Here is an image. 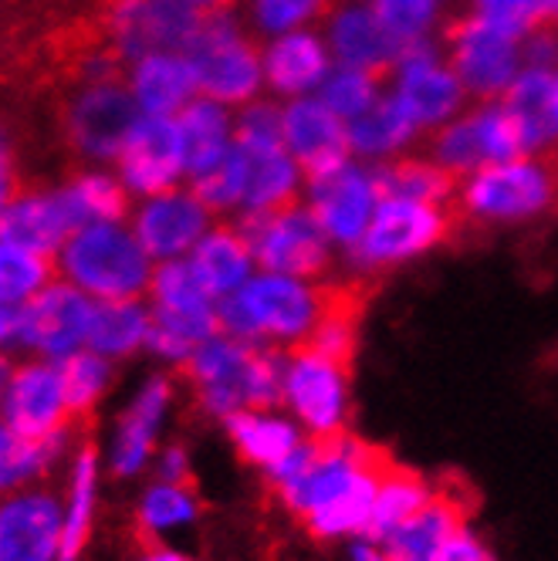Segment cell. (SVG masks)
I'll list each match as a JSON object with an SVG mask.
<instances>
[{
  "label": "cell",
  "instance_id": "cell-44",
  "mask_svg": "<svg viewBox=\"0 0 558 561\" xmlns=\"http://www.w3.org/2000/svg\"><path fill=\"white\" fill-rule=\"evenodd\" d=\"M383 186L392 196H410V199H430V204H451L457 190V180H451L430 156H403L396 163L383 167Z\"/></svg>",
  "mask_w": 558,
  "mask_h": 561
},
{
  "label": "cell",
  "instance_id": "cell-20",
  "mask_svg": "<svg viewBox=\"0 0 558 561\" xmlns=\"http://www.w3.org/2000/svg\"><path fill=\"white\" fill-rule=\"evenodd\" d=\"M0 420L27 439H71V407L61 369L48 358L24 355L14 363L11 382L0 399Z\"/></svg>",
  "mask_w": 558,
  "mask_h": 561
},
{
  "label": "cell",
  "instance_id": "cell-39",
  "mask_svg": "<svg viewBox=\"0 0 558 561\" xmlns=\"http://www.w3.org/2000/svg\"><path fill=\"white\" fill-rule=\"evenodd\" d=\"M436 497V488L430 480L410 467H392L386 463L379 473V488H376V504H373V517L366 538L383 541L389 538L396 528H403L413 514H420L430 501Z\"/></svg>",
  "mask_w": 558,
  "mask_h": 561
},
{
  "label": "cell",
  "instance_id": "cell-31",
  "mask_svg": "<svg viewBox=\"0 0 558 561\" xmlns=\"http://www.w3.org/2000/svg\"><path fill=\"white\" fill-rule=\"evenodd\" d=\"M186 264L193 267V274L201 277V285L217 301L234 295L237 288H244L248 280L258 274V261H254L251 240H248L241 220H237V224H220L217 220L201 244L193 248Z\"/></svg>",
  "mask_w": 558,
  "mask_h": 561
},
{
  "label": "cell",
  "instance_id": "cell-52",
  "mask_svg": "<svg viewBox=\"0 0 558 561\" xmlns=\"http://www.w3.org/2000/svg\"><path fill=\"white\" fill-rule=\"evenodd\" d=\"M441 561H498L494 558V551L488 548V541L477 535V531H470V528H464L454 541H451V548L441 554Z\"/></svg>",
  "mask_w": 558,
  "mask_h": 561
},
{
  "label": "cell",
  "instance_id": "cell-35",
  "mask_svg": "<svg viewBox=\"0 0 558 561\" xmlns=\"http://www.w3.org/2000/svg\"><path fill=\"white\" fill-rule=\"evenodd\" d=\"M61 204L78 227H92V224H112V220H126L133 196L118 180L112 167H82L75 170L65 183H58Z\"/></svg>",
  "mask_w": 558,
  "mask_h": 561
},
{
  "label": "cell",
  "instance_id": "cell-57",
  "mask_svg": "<svg viewBox=\"0 0 558 561\" xmlns=\"http://www.w3.org/2000/svg\"><path fill=\"white\" fill-rule=\"evenodd\" d=\"M11 373H14V358L0 352V399H4V389L11 382Z\"/></svg>",
  "mask_w": 558,
  "mask_h": 561
},
{
  "label": "cell",
  "instance_id": "cell-8",
  "mask_svg": "<svg viewBox=\"0 0 558 561\" xmlns=\"http://www.w3.org/2000/svg\"><path fill=\"white\" fill-rule=\"evenodd\" d=\"M237 152L244 163V217L298 204L308 173L282 142V108L274 99H258L237 108Z\"/></svg>",
  "mask_w": 558,
  "mask_h": 561
},
{
  "label": "cell",
  "instance_id": "cell-42",
  "mask_svg": "<svg viewBox=\"0 0 558 561\" xmlns=\"http://www.w3.org/2000/svg\"><path fill=\"white\" fill-rule=\"evenodd\" d=\"M58 369H61L65 396H68V407L75 413V420L95 413L115 386V363L92 348L75 352L71 358L58 363Z\"/></svg>",
  "mask_w": 558,
  "mask_h": 561
},
{
  "label": "cell",
  "instance_id": "cell-50",
  "mask_svg": "<svg viewBox=\"0 0 558 561\" xmlns=\"http://www.w3.org/2000/svg\"><path fill=\"white\" fill-rule=\"evenodd\" d=\"M152 477L156 480H173V484H186L193 477V460L183 444H163L152 460Z\"/></svg>",
  "mask_w": 558,
  "mask_h": 561
},
{
  "label": "cell",
  "instance_id": "cell-17",
  "mask_svg": "<svg viewBox=\"0 0 558 561\" xmlns=\"http://www.w3.org/2000/svg\"><path fill=\"white\" fill-rule=\"evenodd\" d=\"M201 18L190 0H109L105 45L123 65L152 51H186Z\"/></svg>",
  "mask_w": 558,
  "mask_h": 561
},
{
  "label": "cell",
  "instance_id": "cell-59",
  "mask_svg": "<svg viewBox=\"0 0 558 561\" xmlns=\"http://www.w3.org/2000/svg\"><path fill=\"white\" fill-rule=\"evenodd\" d=\"M542 8H545V24L558 27V0H542Z\"/></svg>",
  "mask_w": 558,
  "mask_h": 561
},
{
  "label": "cell",
  "instance_id": "cell-24",
  "mask_svg": "<svg viewBox=\"0 0 558 561\" xmlns=\"http://www.w3.org/2000/svg\"><path fill=\"white\" fill-rule=\"evenodd\" d=\"M264 65V95L274 102H295L318 95L335 68V58L318 27L277 34L261 42Z\"/></svg>",
  "mask_w": 558,
  "mask_h": 561
},
{
  "label": "cell",
  "instance_id": "cell-7",
  "mask_svg": "<svg viewBox=\"0 0 558 561\" xmlns=\"http://www.w3.org/2000/svg\"><path fill=\"white\" fill-rule=\"evenodd\" d=\"M454 227L447 204L386 193L358 244L345 254L358 274H389L430 257L447 244Z\"/></svg>",
  "mask_w": 558,
  "mask_h": 561
},
{
  "label": "cell",
  "instance_id": "cell-34",
  "mask_svg": "<svg viewBox=\"0 0 558 561\" xmlns=\"http://www.w3.org/2000/svg\"><path fill=\"white\" fill-rule=\"evenodd\" d=\"M176 129H180V142L186 156V173L193 180L204 170L217 167L220 159H227L237 149V108H227L214 99L196 95L176 115Z\"/></svg>",
  "mask_w": 558,
  "mask_h": 561
},
{
  "label": "cell",
  "instance_id": "cell-33",
  "mask_svg": "<svg viewBox=\"0 0 558 561\" xmlns=\"http://www.w3.org/2000/svg\"><path fill=\"white\" fill-rule=\"evenodd\" d=\"M420 139H423L420 126L389 92L366 115H358L355 123H349L352 159H363V163L379 167V170L396 163V159L410 156Z\"/></svg>",
  "mask_w": 558,
  "mask_h": 561
},
{
  "label": "cell",
  "instance_id": "cell-9",
  "mask_svg": "<svg viewBox=\"0 0 558 561\" xmlns=\"http://www.w3.org/2000/svg\"><path fill=\"white\" fill-rule=\"evenodd\" d=\"M65 139L86 167H112L123 152L139 108L123 82V75L82 78L65 102Z\"/></svg>",
  "mask_w": 558,
  "mask_h": 561
},
{
  "label": "cell",
  "instance_id": "cell-43",
  "mask_svg": "<svg viewBox=\"0 0 558 561\" xmlns=\"http://www.w3.org/2000/svg\"><path fill=\"white\" fill-rule=\"evenodd\" d=\"M373 8L400 51L436 45V34L444 24V0H373Z\"/></svg>",
  "mask_w": 558,
  "mask_h": 561
},
{
  "label": "cell",
  "instance_id": "cell-21",
  "mask_svg": "<svg viewBox=\"0 0 558 561\" xmlns=\"http://www.w3.org/2000/svg\"><path fill=\"white\" fill-rule=\"evenodd\" d=\"M95 301L68 280L55 277L52 285L24 305V335L21 352L31 358L65 363L75 352L89 348Z\"/></svg>",
  "mask_w": 558,
  "mask_h": 561
},
{
  "label": "cell",
  "instance_id": "cell-27",
  "mask_svg": "<svg viewBox=\"0 0 558 561\" xmlns=\"http://www.w3.org/2000/svg\"><path fill=\"white\" fill-rule=\"evenodd\" d=\"M123 82L139 108L149 118H176L196 95V71L186 51H152L123 65Z\"/></svg>",
  "mask_w": 558,
  "mask_h": 561
},
{
  "label": "cell",
  "instance_id": "cell-13",
  "mask_svg": "<svg viewBox=\"0 0 558 561\" xmlns=\"http://www.w3.org/2000/svg\"><path fill=\"white\" fill-rule=\"evenodd\" d=\"M426 139H430L426 156L451 180H464L488 163H501V159L528 152L522 133H517V123L501 99L470 102L454 123H447Z\"/></svg>",
  "mask_w": 558,
  "mask_h": 561
},
{
  "label": "cell",
  "instance_id": "cell-12",
  "mask_svg": "<svg viewBox=\"0 0 558 561\" xmlns=\"http://www.w3.org/2000/svg\"><path fill=\"white\" fill-rule=\"evenodd\" d=\"M241 227L251 240L258 271L322 280L335 264V244L301 199L282 210L244 217Z\"/></svg>",
  "mask_w": 558,
  "mask_h": 561
},
{
  "label": "cell",
  "instance_id": "cell-40",
  "mask_svg": "<svg viewBox=\"0 0 558 561\" xmlns=\"http://www.w3.org/2000/svg\"><path fill=\"white\" fill-rule=\"evenodd\" d=\"M548 78H551V71L525 68L501 99L508 105L511 118L517 123V133H522L528 152H545L558 142L555 126H551V112H548Z\"/></svg>",
  "mask_w": 558,
  "mask_h": 561
},
{
  "label": "cell",
  "instance_id": "cell-29",
  "mask_svg": "<svg viewBox=\"0 0 558 561\" xmlns=\"http://www.w3.org/2000/svg\"><path fill=\"white\" fill-rule=\"evenodd\" d=\"M220 426L230 439V447L237 450V457L261 473L282 463L305 439V430L288 416L285 407L241 410V413L227 416Z\"/></svg>",
  "mask_w": 558,
  "mask_h": 561
},
{
  "label": "cell",
  "instance_id": "cell-16",
  "mask_svg": "<svg viewBox=\"0 0 558 561\" xmlns=\"http://www.w3.org/2000/svg\"><path fill=\"white\" fill-rule=\"evenodd\" d=\"M444 55L457 71L470 102H494L525 71L522 37H511L485 21L464 14L444 37Z\"/></svg>",
  "mask_w": 558,
  "mask_h": 561
},
{
  "label": "cell",
  "instance_id": "cell-30",
  "mask_svg": "<svg viewBox=\"0 0 558 561\" xmlns=\"http://www.w3.org/2000/svg\"><path fill=\"white\" fill-rule=\"evenodd\" d=\"M71 233L75 224L61 204L58 186H27V190L21 186L4 220H0V237H8L14 244H24L45 257H55Z\"/></svg>",
  "mask_w": 558,
  "mask_h": 561
},
{
  "label": "cell",
  "instance_id": "cell-49",
  "mask_svg": "<svg viewBox=\"0 0 558 561\" xmlns=\"http://www.w3.org/2000/svg\"><path fill=\"white\" fill-rule=\"evenodd\" d=\"M522 55H525V68L555 71L558 68V27L542 24L538 31L522 37Z\"/></svg>",
  "mask_w": 558,
  "mask_h": 561
},
{
  "label": "cell",
  "instance_id": "cell-15",
  "mask_svg": "<svg viewBox=\"0 0 558 561\" xmlns=\"http://www.w3.org/2000/svg\"><path fill=\"white\" fill-rule=\"evenodd\" d=\"M386 92L410 112L423 136L444 129L470 105V95L441 45L403 48L386 71Z\"/></svg>",
  "mask_w": 558,
  "mask_h": 561
},
{
  "label": "cell",
  "instance_id": "cell-51",
  "mask_svg": "<svg viewBox=\"0 0 558 561\" xmlns=\"http://www.w3.org/2000/svg\"><path fill=\"white\" fill-rule=\"evenodd\" d=\"M18 193H21V183H18V163H14V142H11L8 126L0 123V220H4Z\"/></svg>",
  "mask_w": 558,
  "mask_h": 561
},
{
  "label": "cell",
  "instance_id": "cell-46",
  "mask_svg": "<svg viewBox=\"0 0 558 561\" xmlns=\"http://www.w3.org/2000/svg\"><path fill=\"white\" fill-rule=\"evenodd\" d=\"M383 95H386L383 75L363 71V68H342V65H335L332 75L326 78V85L318 89V99H322L342 123H355V118L366 115Z\"/></svg>",
  "mask_w": 558,
  "mask_h": 561
},
{
  "label": "cell",
  "instance_id": "cell-18",
  "mask_svg": "<svg viewBox=\"0 0 558 561\" xmlns=\"http://www.w3.org/2000/svg\"><path fill=\"white\" fill-rule=\"evenodd\" d=\"M383 463H386V457L379 450H373L366 439H358L352 433L318 439L315 457L308 460V467L295 480H288V484L274 488V494L285 511L308 520L311 514H318L332 501H339L345 491H352L358 480L373 470H379Z\"/></svg>",
  "mask_w": 558,
  "mask_h": 561
},
{
  "label": "cell",
  "instance_id": "cell-5",
  "mask_svg": "<svg viewBox=\"0 0 558 561\" xmlns=\"http://www.w3.org/2000/svg\"><path fill=\"white\" fill-rule=\"evenodd\" d=\"M186 58L204 99H214L227 108H244L264 99L261 37L230 8L201 18V27L186 45Z\"/></svg>",
  "mask_w": 558,
  "mask_h": 561
},
{
  "label": "cell",
  "instance_id": "cell-45",
  "mask_svg": "<svg viewBox=\"0 0 558 561\" xmlns=\"http://www.w3.org/2000/svg\"><path fill=\"white\" fill-rule=\"evenodd\" d=\"M329 8H332V0H248L244 21L261 42H267V37H277V34L322 27Z\"/></svg>",
  "mask_w": 558,
  "mask_h": 561
},
{
  "label": "cell",
  "instance_id": "cell-38",
  "mask_svg": "<svg viewBox=\"0 0 558 561\" xmlns=\"http://www.w3.org/2000/svg\"><path fill=\"white\" fill-rule=\"evenodd\" d=\"M71 450V439H27L0 420V497L45 484Z\"/></svg>",
  "mask_w": 558,
  "mask_h": 561
},
{
  "label": "cell",
  "instance_id": "cell-3",
  "mask_svg": "<svg viewBox=\"0 0 558 561\" xmlns=\"http://www.w3.org/2000/svg\"><path fill=\"white\" fill-rule=\"evenodd\" d=\"M454 199L477 227H528L558 207V167L545 152H517L457 180Z\"/></svg>",
  "mask_w": 558,
  "mask_h": 561
},
{
  "label": "cell",
  "instance_id": "cell-10",
  "mask_svg": "<svg viewBox=\"0 0 558 561\" xmlns=\"http://www.w3.org/2000/svg\"><path fill=\"white\" fill-rule=\"evenodd\" d=\"M386 196L379 167H369L363 159H342V163L308 176L301 204L322 224L339 254H349L358 237L366 233L369 220L376 217Z\"/></svg>",
  "mask_w": 558,
  "mask_h": 561
},
{
  "label": "cell",
  "instance_id": "cell-25",
  "mask_svg": "<svg viewBox=\"0 0 558 561\" xmlns=\"http://www.w3.org/2000/svg\"><path fill=\"white\" fill-rule=\"evenodd\" d=\"M322 37L342 68H363L386 75L392 61L400 58V45L379 21L373 0H332V8L322 21Z\"/></svg>",
  "mask_w": 558,
  "mask_h": 561
},
{
  "label": "cell",
  "instance_id": "cell-19",
  "mask_svg": "<svg viewBox=\"0 0 558 561\" xmlns=\"http://www.w3.org/2000/svg\"><path fill=\"white\" fill-rule=\"evenodd\" d=\"M126 220L139 237V244L146 248V254L156 264H170V261H186L193 254V248L217 224V214L204 204L201 193L190 183H183L163 193L133 199Z\"/></svg>",
  "mask_w": 558,
  "mask_h": 561
},
{
  "label": "cell",
  "instance_id": "cell-32",
  "mask_svg": "<svg viewBox=\"0 0 558 561\" xmlns=\"http://www.w3.org/2000/svg\"><path fill=\"white\" fill-rule=\"evenodd\" d=\"M464 528H467V507L454 494L436 491V497L420 514H413L403 528H396L379 545L392 561H441V554Z\"/></svg>",
  "mask_w": 558,
  "mask_h": 561
},
{
  "label": "cell",
  "instance_id": "cell-47",
  "mask_svg": "<svg viewBox=\"0 0 558 561\" xmlns=\"http://www.w3.org/2000/svg\"><path fill=\"white\" fill-rule=\"evenodd\" d=\"M467 14L511 37H528L545 24L542 0H467Z\"/></svg>",
  "mask_w": 558,
  "mask_h": 561
},
{
  "label": "cell",
  "instance_id": "cell-58",
  "mask_svg": "<svg viewBox=\"0 0 558 561\" xmlns=\"http://www.w3.org/2000/svg\"><path fill=\"white\" fill-rule=\"evenodd\" d=\"M190 4L201 11V14H210V11H224L230 8V0H190Z\"/></svg>",
  "mask_w": 558,
  "mask_h": 561
},
{
  "label": "cell",
  "instance_id": "cell-23",
  "mask_svg": "<svg viewBox=\"0 0 558 561\" xmlns=\"http://www.w3.org/2000/svg\"><path fill=\"white\" fill-rule=\"evenodd\" d=\"M0 561H61V491L34 484L0 497Z\"/></svg>",
  "mask_w": 558,
  "mask_h": 561
},
{
  "label": "cell",
  "instance_id": "cell-55",
  "mask_svg": "<svg viewBox=\"0 0 558 561\" xmlns=\"http://www.w3.org/2000/svg\"><path fill=\"white\" fill-rule=\"evenodd\" d=\"M349 561H392L386 548L373 538H355L349 541Z\"/></svg>",
  "mask_w": 558,
  "mask_h": 561
},
{
  "label": "cell",
  "instance_id": "cell-56",
  "mask_svg": "<svg viewBox=\"0 0 558 561\" xmlns=\"http://www.w3.org/2000/svg\"><path fill=\"white\" fill-rule=\"evenodd\" d=\"M548 112H551V126H555V136H558V68L548 78Z\"/></svg>",
  "mask_w": 558,
  "mask_h": 561
},
{
  "label": "cell",
  "instance_id": "cell-4",
  "mask_svg": "<svg viewBox=\"0 0 558 561\" xmlns=\"http://www.w3.org/2000/svg\"><path fill=\"white\" fill-rule=\"evenodd\" d=\"M55 271L92 301L146 298L156 261L146 254L129 220L78 227L55 254Z\"/></svg>",
  "mask_w": 558,
  "mask_h": 561
},
{
  "label": "cell",
  "instance_id": "cell-54",
  "mask_svg": "<svg viewBox=\"0 0 558 561\" xmlns=\"http://www.w3.org/2000/svg\"><path fill=\"white\" fill-rule=\"evenodd\" d=\"M133 561H193V554L176 548L173 541H149Z\"/></svg>",
  "mask_w": 558,
  "mask_h": 561
},
{
  "label": "cell",
  "instance_id": "cell-1",
  "mask_svg": "<svg viewBox=\"0 0 558 561\" xmlns=\"http://www.w3.org/2000/svg\"><path fill=\"white\" fill-rule=\"evenodd\" d=\"M335 295L311 277L258 271L244 288L220 298V332L248 345L295 352L332 308Z\"/></svg>",
  "mask_w": 558,
  "mask_h": 561
},
{
  "label": "cell",
  "instance_id": "cell-22",
  "mask_svg": "<svg viewBox=\"0 0 558 561\" xmlns=\"http://www.w3.org/2000/svg\"><path fill=\"white\" fill-rule=\"evenodd\" d=\"M112 170L118 173V180H123L133 199L183 186L190 173H186V156H183L176 118L139 115V123L133 126L123 152L115 156Z\"/></svg>",
  "mask_w": 558,
  "mask_h": 561
},
{
  "label": "cell",
  "instance_id": "cell-41",
  "mask_svg": "<svg viewBox=\"0 0 558 561\" xmlns=\"http://www.w3.org/2000/svg\"><path fill=\"white\" fill-rule=\"evenodd\" d=\"M58 277L55 257L37 254L24 244L0 237V301L24 308Z\"/></svg>",
  "mask_w": 558,
  "mask_h": 561
},
{
  "label": "cell",
  "instance_id": "cell-36",
  "mask_svg": "<svg viewBox=\"0 0 558 561\" xmlns=\"http://www.w3.org/2000/svg\"><path fill=\"white\" fill-rule=\"evenodd\" d=\"M149 332H152V311L146 298L95 301L89 348L112 358L118 366L149 352Z\"/></svg>",
  "mask_w": 558,
  "mask_h": 561
},
{
  "label": "cell",
  "instance_id": "cell-26",
  "mask_svg": "<svg viewBox=\"0 0 558 561\" xmlns=\"http://www.w3.org/2000/svg\"><path fill=\"white\" fill-rule=\"evenodd\" d=\"M277 108H282V142L308 176L322 173L352 156L349 123H342L318 95L277 102Z\"/></svg>",
  "mask_w": 558,
  "mask_h": 561
},
{
  "label": "cell",
  "instance_id": "cell-28",
  "mask_svg": "<svg viewBox=\"0 0 558 561\" xmlns=\"http://www.w3.org/2000/svg\"><path fill=\"white\" fill-rule=\"evenodd\" d=\"M102 450L92 444H78L65 463L61 488V561H82L95 531V514L102 497Z\"/></svg>",
  "mask_w": 558,
  "mask_h": 561
},
{
  "label": "cell",
  "instance_id": "cell-37",
  "mask_svg": "<svg viewBox=\"0 0 558 561\" xmlns=\"http://www.w3.org/2000/svg\"><path fill=\"white\" fill-rule=\"evenodd\" d=\"M204 514L201 494L193 484H173V480H149L136 497V528L146 541H173L196 528Z\"/></svg>",
  "mask_w": 558,
  "mask_h": 561
},
{
  "label": "cell",
  "instance_id": "cell-14",
  "mask_svg": "<svg viewBox=\"0 0 558 561\" xmlns=\"http://www.w3.org/2000/svg\"><path fill=\"white\" fill-rule=\"evenodd\" d=\"M176 407V382L170 373H152L146 376L123 413L115 416L112 433L105 439V470L118 480H133L152 470V460L163 447V433L170 426Z\"/></svg>",
  "mask_w": 558,
  "mask_h": 561
},
{
  "label": "cell",
  "instance_id": "cell-53",
  "mask_svg": "<svg viewBox=\"0 0 558 561\" xmlns=\"http://www.w3.org/2000/svg\"><path fill=\"white\" fill-rule=\"evenodd\" d=\"M21 335H24V308L0 301V352L4 355L21 352Z\"/></svg>",
  "mask_w": 558,
  "mask_h": 561
},
{
  "label": "cell",
  "instance_id": "cell-48",
  "mask_svg": "<svg viewBox=\"0 0 558 561\" xmlns=\"http://www.w3.org/2000/svg\"><path fill=\"white\" fill-rule=\"evenodd\" d=\"M355 342H358L355 311L335 298L332 308L326 311V318L318 322V329L311 332L308 348L318 352V355H326V358H335V363H345V366H349V358H352V352H355Z\"/></svg>",
  "mask_w": 558,
  "mask_h": 561
},
{
  "label": "cell",
  "instance_id": "cell-6",
  "mask_svg": "<svg viewBox=\"0 0 558 561\" xmlns=\"http://www.w3.org/2000/svg\"><path fill=\"white\" fill-rule=\"evenodd\" d=\"M146 301L152 311L149 355L170 369H183L190 355L220 332V301L201 285L186 261L156 264Z\"/></svg>",
  "mask_w": 558,
  "mask_h": 561
},
{
  "label": "cell",
  "instance_id": "cell-11",
  "mask_svg": "<svg viewBox=\"0 0 558 561\" xmlns=\"http://www.w3.org/2000/svg\"><path fill=\"white\" fill-rule=\"evenodd\" d=\"M282 407L311 439H332L349 433V420H352L349 366L311 352L308 345L288 352Z\"/></svg>",
  "mask_w": 558,
  "mask_h": 561
},
{
  "label": "cell",
  "instance_id": "cell-2",
  "mask_svg": "<svg viewBox=\"0 0 558 561\" xmlns=\"http://www.w3.org/2000/svg\"><path fill=\"white\" fill-rule=\"evenodd\" d=\"M285 355L288 352L248 345L241 339L217 332L183 366L196 410L224 423L241 410L282 407Z\"/></svg>",
  "mask_w": 558,
  "mask_h": 561
}]
</instances>
